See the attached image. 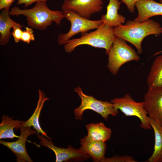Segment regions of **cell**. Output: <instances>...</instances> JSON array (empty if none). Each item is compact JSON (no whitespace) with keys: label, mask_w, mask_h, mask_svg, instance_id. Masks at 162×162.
Listing matches in <instances>:
<instances>
[{"label":"cell","mask_w":162,"mask_h":162,"mask_svg":"<svg viewBox=\"0 0 162 162\" xmlns=\"http://www.w3.org/2000/svg\"><path fill=\"white\" fill-rule=\"evenodd\" d=\"M148 90H162V54L157 56L151 67L147 78Z\"/></svg>","instance_id":"9a60e30c"},{"label":"cell","mask_w":162,"mask_h":162,"mask_svg":"<svg viewBox=\"0 0 162 162\" xmlns=\"http://www.w3.org/2000/svg\"><path fill=\"white\" fill-rule=\"evenodd\" d=\"M9 14L11 16L23 15L26 17L27 24L31 28L43 31L54 22L57 26L64 18L62 11L52 10L47 6L46 2L36 3L31 8L20 9L15 6L11 8Z\"/></svg>","instance_id":"7a4b0ae2"},{"label":"cell","mask_w":162,"mask_h":162,"mask_svg":"<svg viewBox=\"0 0 162 162\" xmlns=\"http://www.w3.org/2000/svg\"><path fill=\"white\" fill-rule=\"evenodd\" d=\"M80 142L79 149L81 151L89 155L94 162H103L107 148L105 142L93 140L87 135L81 138Z\"/></svg>","instance_id":"7c38bea8"},{"label":"cell","mask_w":162,"mask_h":162,"mask_svg":"<svg viewBox=\"0 0 162 162\" xmlns=\"http://www.w3.org/2000/svg\"><path fill=\"white\" fill-rule=\"evenodd\" d=\"M104 0H64L62 11L72 10L81 16L90 19L92 15L103 8Z\"/></svg>","instance_id":"30bf717a"},{"label":"cell","mask_w":162,"mask_h":162,"mask_svg":"<svg viewBox=\"0 0 162 162\" xmlns=\"http://www.w3.org/2000/svg\"><path fill=\"white\" fill-rule=\"evenodd\" d=\"M143 102L149 116L162 126V90H148Z\"/></svg>","instance_id":"8fae6325"},{"label":"cell","mask_w":162,"mask_h":162,"mask_svg":"<svg viewBox=\"0 0 162 162\" xmlns=\"http://www.w3.org/2000/svg\"><path fill=\"white\" fill-rule=\"evenodd\" d=\"M32 29L31 27H26L25 30L22 31L21 40L29 44L31 41L34 40V31Z\"/></svg>","instance_id":"7402d4cb"},{"label":"cell","mask_w":162,"mask_h":162,"mask_svg":"<svg viewBox=\"0 0 162 162\" xmlns=\"http://www.w3.org/2000/svg\"><path fill=\"white\" fill-rule=\"evenodd\" d=\"M162 53V50L160 51L157 52H155L153 55V56H156Z\"/></svg>","instance_id":"4316f807"},{"label":"cell","mask_w":162,"mask_h":162,"mask_svg":"<svg viewBox=\"0 0 162 162\" xmlns=\"http://www.w3.org/2000/svg\"><path fill=\"white\" fill-rule=\"evenodd\" d=\"M86 128L87 136L93 140L105 142L111 137V129L106 127L103 122L88 124L86 125Z\"/></svg>","instance_id":"d6986e66"},{"label":"cell","mask_w":162,"mask_h":162,"mask_svg":"<svg viewBox=\"0 0 162 162\" xmlns=\"http://www.w3.org/2000/svg\"><path fill=\"white\" fill-rule=\"evenodd\" d=\"M108 0L106 14L101 16V20L107 26L113 27L122 25L124 23L126 18L118 13L122 2L118 0Z\"/></svg>","instance_id":"5bb4252c"},{"label":"cell","mask_w":162,"mask_h":162,"mask_svg":"<svg viewBox=\"0 0 162 162\" xmlns=\"http://www.w3.org/2000/svg\"><path fill=\"white\" fill-rule=\"evenodd\" d=\"M115 36L130 43L137 50L142 53L141 44L146 36L151 34L160 35L162 33V27L159 23L151 19L142 22L134 20H128L124 25L114 27Z\"/></svg>","instance_id":"6da1fadb"},{"label":"cell","mask_w":162,"mask_h":162,"mask_svg":"<svg viewBox=\"0 0 162 162\" xmlns=\"http://www.w3.org/2000/svg\"><path fill=\"white\" fill-rule=\"evenodd\" d=\"M23 27L21 24L17 23L13 28V31L11 32V35L14 37V41L18 43L21 41L23 31L21 28Z\"/></svg>","instance_id":"603a6c76"},{"label":"cell","mask_w":162,"mask_h":162,"mask_svg":"<svg viewBox=\"0 0 162 162\" xmlns=\"http://www.w3.org/2000/svg\"><path fill=\"white\" fill-rule=\"evenodd\" d=\"M48 0H18L17 4L20 5L23 4L25 8H27L34 3L40 2H46Z\"/></svg>","instance_id":"d4e9b609"},{"label":"cell","mask_w":162,"mask_h":162,"mask_svg":"<svg viewBox=\"0 0 162 162\" xmlns=\"http://www.w3.org/2000/svg\"><path fill=\"white\" fill-rule=\"evenodd\" d=\"M15 0H0V10L9 9Z\"/></svg>","instance_id":"484cf974"},{"label":"cell","mask_w":162,"mask_h":162,"mask_svg":"<svg viewBox=\"0 0 162 162\" xmlns=\"http://www.w3.org/2000/svg\"><path fill=\"white\" fill-rule=\"evenodd\" d=\"M9 10L3 9L0 14V44L3 46L9 42L11 35L10 29L17 23L10 18Z\"/></svg>","instance_id":"e0dca14e"},{"label":"cell","mask_w":162,"mask_h":162,"mask_svg":"<svg viewBox=\"0 0 162 162\" xmlns=\"http://www.w3.org/2000/svg\"><path fill=\"white\" fill-rule=\"evenodd\" d=\"M74 91L77 93L81 100L80 106L74 111L75 118L76 120H82L83 112L87 110L95 112L106 120H107L109 115L115 116L118 114V110L114 108L111 102L98 100L92 96L86 95L79 86L75 88Z\"/></svg>","instance_id":"5b68a950"},{"label":"cell","mask_w":162,"mask_h":162,"mask_svg":"<svg viewBox=\"0 0 162 162\" xmlns=\"http://www.w3.org/2000/svg\"><path fill=\"white\" fill-rule=\"evenodd\" d=\"M39 98L37 107L32 116L27 121L21 124L26 126H32L36 130L37 133H40L47 137L48 139L51 138L49 137L46 133L41 128L39 123V118L41 110L44 102L50 99L46 97L44 93L40 89L38 90Z\"/></svg>","instance_id":"ac0fdd59"},{"label":"cell","mask_w":162,"mask_h":162,"mask_svg":"<svg viewBox=\"0 0 162 162\" xmlns=\"http://www.w3.org/2000/svg\"><path fill=\"white\" fill-rule=\"evenodd\" d=\"M160 2L161 3H162V0H160Z\"/></svg>","instance_id":"83f0119b"},{"label":"cell","mask_w":162,"mask_h":162,"mask_svg":"<svg viewBox=\"0 0 162 162\" xmlns=\"http://www.w3.org/2000/svg\"><path fill=\"white\" fill-rule=\"evenodd\" d=\"M122 2L125 4L129 11L134 14L135 10V4L138 0H120Z\"/></svg>","instance_id":"cb8c5ba5"},{"label":"cell","mask_w":162,"mask_h":162,"mask_svg":"<svg viewBox=\"0 0 162 162\" xmlns=\"http://www.w3.org/2000/svg\"><path fill=\"white\" fill-rule=\"evenodd\" d=\"M110 102L115 109L120 110L126 116L138 118L140 121V127L143 129L150 130L152 128L148 120V113L143 101L136 102L127 93L121 97L115 98Z\"/></svg>","instance_id":"52a82bcc"},{"label":"cell","mask_w":162,"mask_h":162,"mask_svg":"<svg viewBox=\"0 0 162 162\" xmlns=\"http://www.w3.org/2000/svg\"><path fill=\"white\" fill-rule=\"evenodd\" d=\"M131 156L128 155L115 156L111 158H106L103 162H137Z\"/></svg>","instance_id":"44dd1931"},{"label":"cell","mask_w":162,"mask_h":162,"mask_svg":"<svg viewBox=\"0 0 162 162\" xmlns=\"http://www.w3.org/2000/svg\"><path fill=\"white\" fill-rule=\"evenodd\" d=\"M148 119L154 131L155 143L153 153L146 162H162V126L149 116Z\"/></svg>","instance_id":"2e32d148"},{"label":"cell","mask_w":162,"mask_h":162,"mask_svg":"<svg viewBox=\"0 0 162 162\" xmlns=\"http://www.w3.org/2000/svg\"><path fill=\"white\" fill-rule=\"evenodd\" d=\"M138 54L125 40L115 37L108 55L107 67L112 74L116 75L125 63L132 61H139L140 57Z\"/></svg>","instance_id":"277c9868"},{"label":"cell","mask_w":162,"mask_h":162,"mask_svg":"<svg viewBox=\"0 0 162 162\" xmlns=\"http://www.w3.org/2000/svg\"><path fill=\"white\" fill-rule=\"evenodd\" d=\"M19 129L20 130V135L17 141L9 142L1 140L0 143L10 149L16 156L17 162H32L27 152L26 142L28 136L37 134V132L34 129H32L30 126L20 125L16 130Z\"/></svg>","instance_id":"9c48e42d"},{"label":"cell","mask_w":162,"mask_h":162,"mask_svg":"<svg viewBox=\"0 0 162 162\" xmlns=\"http://www.w3.org/2000/svg\"><path fill=\"white\" fill-rule=\"evenodd\" d=\"M135 7L138 15L134 20L138 22H144L153 16L162 15V3L154 0H138Z\"/></svg>","instance_id":"4fadbf2b"},{"label":"cell","mask_w":162,"mask_h":162,"mask_svg":"<svg viewBox=\"0 0 162 162\" xmlns=\"http://www.w3.org/2000/svg\"><path fill=\"white\" fill-rule=\"evenodd\" d=\"M114 28L103 22L95 31L82 33L80 38L69 40L64 45V50L70 53L79 46L87 45L105 49L108 55L116 37Z\"/></svg>","instance_id":"3957f363"},{"label":"cell","mask_w":162,"mask_h":162,"mask_svg":"<svg viewBox=\"0 0 162 162\" xmlns=\"http://www.w3.org/2000/svg\"><path fill=\"white\" fill-rule=\"evenodd\" d=\"M13 117L10 118L8 115H3L1 117L2 122L0 124V139L18 138L19 136L16 135L14 129L16 130L17 128L23 124L24 121L13 120Z\"/></svg>","instance_id":"ffe728a7"},{"label":"cell","mask_w":162,"mask_h":162,"mask_svg":"<svg viewBox=\"0 0 162 162\" xmlns=\"http://www.w3.org/2000/svg\"><path fill=\"white\" fill-rule=\"evenodd\" d=\"M64 18L69 21L71 27L68 32L59 34L58 43L64 45L73 36L79 33L87 32L89 30L97 28L102 23L101 20H91L85 18L70 10L62 11Z\"/></svg>","instance_id":"8992f818"},{"label":"cell","mask_w":162,"mask_h":162,"mask_svg":"<svg viewBox=\"0 0 162 162\" xmlns=\"http://www.w3.org/2000/svg\"><path fill=\"white\" fill-rule=\"evenodd\" d=\"M40 133H37V137L40 139V144L52 150L56 157V162H82L90 158L88 155L85 153L79 148L76 149L70 145L67 148H60L55 146L52 141Z\"/></svg>","instance_id":"ba28073f"}]
</instances>
